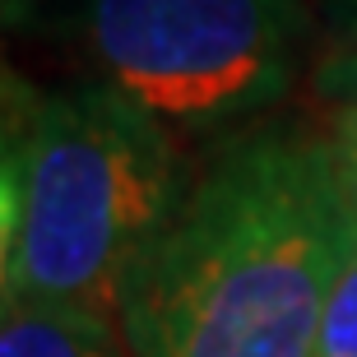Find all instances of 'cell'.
I'll return each instance as SVG.
<instances>
[{"label":"cell","mask_w":357,"mask_h":357,"mask_svg":"<svg viewBox=\"0 0 357 357\" xmlns=\"http://www.w3.org/2000/svg\"><path fill=\"white\" fill-rule=\"evenodd\" d=\"M353 251L330 135L241 130L135 260L116 325L130 357H311Z\"/></svg>","instance_id":"obj_1"},{"label":"cell","mask_w":357,"mask_h":357,"mask_svg":"<svg viewBox=\"0 0 357 357\" xmlns=\"http://www.w3.org/2000/svg\"><path fill=\"white\" fill-rule=\"evenodd\" d=\"M0 5H5V14H19V10H33L38 0H0Z\"/></svg>","instance_id":"obj_9"},{"label":"cell","mask_w":357,"mask_h":357,"mask_svg":"<svg viewBox=\"0 0 357 357\" xmlns=\"http://www.w3.org/2000/svg\"><path fill=\"white\" fill-rule=\"evenodd\" d=\"M302 0H84L79 42L98 84L176 139H209L292 89Z\"/></svg>","instance_id":"obj_3"},{"label":"cell","mask_w":357,"mask_h":357,"mask_svg":"<svg viewBox=\"0 0 357 357\" xmlns=\"http://www.w3.org/2000/svg\"><path fill=\"white\" fill-rule=\"evenodd\" d=\"M330 28H334V52L320 66V89L339 93L357 84V0H330Z\"/></svg>","instance_id":"obj_7"},{"label":"cell","mask_w":357,"mask_h":357,"mask_svg":"<svg viewBox=\"0 0 357 357\" xmlns=\"http://www.w3.org/2000/svg\"><path fill=\"white\" fill-rule=\"evenodd\" d=\"M334 98H339V102H357V84H348V89H339Z\"/></svg>","instance_id":"obj_10"},{"label":"cell","mask_w":357,"mask_h":357,"mask_svg":"<svg viewBox=\"0 0 357 357\" xmlns=\"http://www.w3.org/2000/svg\"><path fill=\"white\" fill-rule=\"evenodd\" d=\"M38 98L0 66V306L10 297L14 237H19V181H24V144Z\"/></svg>","instance_id":"obj_5"},{"label":"cell","mask_w":357,"mask_h":357,"mask_svg":"<svg viewBox=\"0 0 357 357\" xmlns=\"http://www.w3.org/2000/svg\"><path fill=\"white\" fill-rule=\"evenodd\" d=\"M185 185L181 139L126 93L93 79L38 98L10 297L116 320L135 260L167 227Z\"/></svg>","instance_id":"obj_2"},{"label":"cell","mask_w":357,"mask_h":357,"mask_svg":"<svg viewBox=\"0 0 357 357\" xmlns=\"http://www.w3.org/2000/svg\"><path fill=\"white\" fill-rule=\"evenodd\" d=\"M0 357H130V348L116 320L5 297Z\"/></svg>","instance_id":"obj_4"},{"label":"cell","mask_w":357,"mask_h":357,"mask_svg":"<svg viewBox=\"0 0 357 357\" xmlns=\"http://www.w3.org/2000/svg\"><path fill=\"white\" fill-rule=\"evenodd\" d=\"M330 149H334V162H339V181H344L348 199L357 209V102L339 107L334 130H330Z\"/></svg>","instance_id":"obj_8"},{"label":"cell","mask_w":357,"mask_h":357,"mask_svg":"<svg viewBox=\"0 0 357 357\" xmlns=\"http://www.w3.org/2000/svg\"><path fill=\"white\" fill-rule=\"evenodd\" d=\"M311 357H357V251L334 283V297L325 306Z\"/></svg>","instance_id":"obj_6"}]
</instances>
